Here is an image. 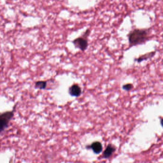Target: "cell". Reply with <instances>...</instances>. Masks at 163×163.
I'll use <instances>...</instances> for the list:
<instances>
[{"label": "cell", "mask_w": 163, "mask_h": 163, "mask_svg": "<svg viewBox=\"0 0 163 163\" xmlns=\"http://www.w3.org/2000/svg\"><path fill=\"white\" fill-rule=\"evenodd\" d=\"M91 29L88 28L82 36L77 37L72 41L75 48L85 52L89 47V37L91 34Z\"/></svg>", "instance_id": "7a4b0ae2"}, {"label": "cell", "mask_w": 163, "mask_h": 163, "mask_svg": "<svg viewBox=\"0 0 163 163\" xmlns=\"http://www.w3.org/2000/svg\"><path fill=\"white\" fill-rule=\"evenodd\" d=\"M155 54H156L155 51L147 53H146L144 55H141L138 58L135 59L134 61L138 62V63H141L143 61L146 60H149V59H150V58L154 57Z\"/></svg>", "instance_id": "52a82bcc"}, {"label": "cell", "mask_w": 163, "mask_h": 163, "mask_svg": "<svg viewBox=\"0 0 163 163\" xmlns=\"http://www.w3.org/2000/svg\"><path fill=\"white\" fill-rule=\"evenodd\" d=\"M87 148L92 149L93 152L96 154H100L103 151V145L100 142H95L90 146H86Z\"/></svg>", "instance_id": "5b68a950"}, {"label": "cell", "mask_w": 163, "mask_h": 163, "mask_svg": "<svg viewBox=\"0 0 163 163\" xmlns=\"http://www.w3.org/2000/svg\"><path fill=\"white\" fill-rule=\"evenodd\" d=\"M69 92L71 96L78 97L82 94V89L78 85L74 84L69 87Z\"/></svg>", "instance_id": "277c9868"}, {"label": "cell", "mask_w": 163, "mask_h": 163, "mask_svg": "<svg viewBox=\"0 0 163 163\" xmlns=\"http://www.w3.org/2000/svg\"><path fill=\"white\" fill-rule=\"evenodd\" d=\"M14 109L13 111H7L0 113V135L8 127L11 120L14 117Z\"/></svg>", "instance_id": "3957f363"}, {"label": "cell", "mask_w": 163, "mask_h": 163, "mask_svg": "<svg viewBox=\"0 0 163 163\" xmlns=\"http://www.w3.org/2000/svg\"><path fill=\"white\" fill-rule=\"evenodd\" d=\"M133 87H134V86H133V84H131V83H128V84L123 85L122 89L125 90V91H129L132 90L133 89Z\"/></svg>", "instance_id": "9c48e42d"}, {"label": "cell", "mask_w": 163, "mask_h": 163, "mask_svg": "<svg viewBox=\"0 0 163 163\" xmlns=\"http://www.w3.org/2000/svg\"><path fill=\"white\" fill-rule=\"evenodd\" d=\"M151 27L133 28L127 35L129 48L145 44L150 39Z\"/></svg>", "instance_id": "6da1fadb"}, {"label": "cell", "mask_w": 163, "mask_h": 163, "mask_svg": "<svg viewBox=\"0 0 163 163\" xmlns=\"http://www.w3.org/2000/svg\"><path fill=\"white\" fill-rule=\"evenodd\" d=\"M48 85L47 81H40L35 82V87L39 90H45Z\"/></svg>", "instance_id": "ba28073f"}, {"label": "cell", "mask_w": 163, "mask_h": 163, "mask_svg": "<svg viewBox=\"0 0 163 163\" xmlns=\"http://www.w3.org/2000/svg\"><path fill=\"white\" fill-rule=\"evenodd\" d=\"M115 151V147L111 144H109L108 145L105 150L103 152V158L105 159L109 158L112 156Z\"/></svg>", "instance_id": "8992f818"}]
</instances>
